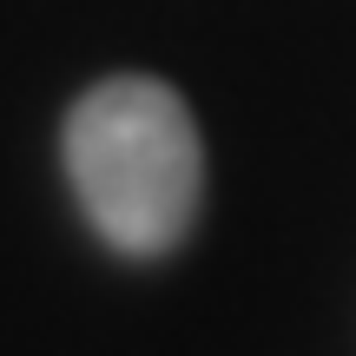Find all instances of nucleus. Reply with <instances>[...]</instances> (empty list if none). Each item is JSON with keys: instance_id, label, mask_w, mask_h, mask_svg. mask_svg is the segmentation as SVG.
Listing matches in <instances>:
<instances>
[{"instance_id": "obj_1", "label": "nucleus", "mask_w": 356, "mask_h": 356, "mask_svg": "<svg viewBox=\"0 0 356 356\" xmlns=\"http://www.w3.org/2000/svg\"><path fill=\"white\" fill-rule=\"evenodd\" d=\"M66 178L92 231L132 257H159L198 211V126L165 79L119 73L66 113Z\"/></svg>"}]
</instances>
